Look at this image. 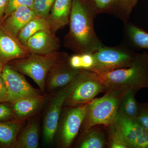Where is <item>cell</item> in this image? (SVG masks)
Returning <instances> with one entry per match:
<instances>
[{"label": "cell", "instance_id": "obj_18", "mask_svg": "<svg viewBox=\"0 0 148 148\" xmlns=\"http://www.w3.org/2000/svg\"><path fill=\"white\" fill-rule=\"evenodd\" d=\"M72 1L73 0H55L47 19L52 33L69 24Z\"/></svg>", "mask_w": 148, "mask_h": 148}, {"label": "cell", "instance_id": "obj_32", "mask_svg": "<svg viewBox=\"0 0 148 148\" xmlns=\"http://www.w3.org/2000/svg\"><path fill=\"white\" fill-rule=\"evenodd\" d=\"M3 65H2L1 64H0V71L2 70L3 67Z\"/></svg>", "mask_w": 148, "mask_h": 148}, {"label": "cell", "instance_id": "obj_5", "mask_svg": "<svg viewBox=\"0 0 148 148\" xmlns=\"http://www.w3.org/2000/svg\"><path fill=\"white\" fill-rule=\"evenodd\" d=\"M94 65L90 71L97 74L127 68L132 65L137 53L126 45H103L92 53Z\"/></svg>", "mask_w": 148, "mask_h": 148}, {"label": "cell", "instance_id": "obj_11", "mask_svg": "<svg viewBox=\"0 0 148 148\" xmlns=\"http://www.w3.org/2000/svg\"><path fill=\"white\" fill-rule=\"evenodd\" d=\"M69 56L65 54L53 66L47 76L46 92H51L66 86L76 78L82 70L74 69L69 64Z\"/></svg>", "mask_w": 148, "mask_h": 148}, {"label": "cell", "instance_id": "obj_15", "mask_svg": "<svg viewBox=\"0 0 148 148\" xmlns=\"http://www.w3.org/2000/svg\"><path fill=\"white\" fill-rule=\"evenodd\" d=\"M37 16L32 9L21 6L8 16L4 18L0 24L14 36H18L21 29L31 20Z\"/></svg>", "mask_w": 148, "mask_h": 148}, {"label": "cell", "instance_id": "obj_28", "mask_svg": "<svg viewBox=\"0 0 148 148\" xmlns=\"http://www.w3.org/2000/svg\"><path fill=\"white\" fill-rule=\"evenodd\" d=\"M15 120L12 104L10 102L0 103V122Z\"/></svg>", "mask_w": 148, "mask_h": 148}, {"label": "cell", "instance_id": "obj_22", "mask_svg": "<svg viewBox=\"0 0 148 148\" xmlns=\"http://www.w3.org/2000/svg\"><path fill=\"white\" fill-rule=\"evenodd\" d=\"M41 31L51 32L50 25L47 19L36 16L32 18L21 29L17 38L21 43L25 45L27 41L30 37Z\"/></svg>", "mask_w": 148, "mask_h": 148}, {"label": "cell", "instance_id": "obj_23", "mask_svg": "<svg viewBox=\"0 0 148 148\" xmlns=\"http://www.w3.org/2000/svg\"><path fill=\"white\" fill-rule=\"evenodd\" d=\"M136 93L131 90L124 92L120 101L118 114L127 118H136L139 110V104L135 98Z\"/></svg>", "mask_w": 148, "mask_h": 148}, {"label": "cell", "instance_id": "obj_24", "mask_svg": "<svg viewBox=\"0 0 148 148\" xmlns=\"http://www.w3.org/2000/svg\"><path fill=\"white\" fill-rule=\"evenodd\" d=\"M69 62L74 69L90 71L94 65V57L92 53H76L69 57Z\"/></svg>", "mask_w": 148, "mask_h": 148}, {"label": "cell", "instance_id": "obj_21", "mask_svg": "<svg viewBox=\"0 0 148 148\" xmlns=\"http://www.w3.org/2000/svg\"><path fill=\"white\" fill-rule=\"evenodd\" d=\"M98 125L93 126L81 135L78 144L79 148H103L108 144L105 131Z\"/></svg>", "mask_w": 148, "mask_h": 148}, {"label": "cell", "instance_id": "obj_16", "mask_svg": "<svg viewBox=\"0 0 148 148\" xmlns=\"http://www.w3.org/2000/svg\"><path fill=\"white\" fill-rule=\"evenodd\" d=\"M46 95L21 98L12 104L14 119L25 121L36 113L45 103Z\"/></svg>", "mask_w": 148, "mask_h": 148}, {"label": "cell", "instance_id": "obj_2", "mask_svg": "<svg viewBox=\"0 0 148 148\" xmlns=\"http://www.w3.org/2000/svg\"><path fill=\"white\" fill-rule=\"evenodd\" d=\"M97 74L106 91L131 90L137 92L142 88H148V53L145 51L137 53L129 67Z\"/></svg>", "mask_w": 148, "mask_h": 148}, {"label": "cell", "instance_id": "obj_6", "mask_svg": "<svg viewBox=\"0 0 148 148\" xmlns=\"http://www.w3.org/2000/svg\"><path fill=\"white\" fill-rule=\"evenodd\" d=\"M106 92V88L98 74L82 70L75 80L73 87L66 98L64 107L67 108L87 104L99 93Z\"/></svg>", "mask_w": 148, "mask_h": 148}, {"label": "cell", "instance_id": "obj_20", "mask_svg": "<svg viewBox=\"0 0 148 148\" xmlns=\"http://www.w3.org/2000/svg\"><path fill=\"white\" fill-rule=\"evenodd\" d=\"M25 121L0 122V147L14 148Z\"/></svg>", "mask_w": 148, "mask_h": 148}, {"label": "cell", "instance_id": "obj_27", "mask_svg": "<svg viewBox=\"0 0 148 148\" xmlns=\"http://www.w3.org/2000/svg\"><path fill=\"white\" fill-rule=\"evenodd\" d=\"M34 1V0H8L3 19L8 16L19 7L26 6L33 9Z\"/></svg>", "mask_w": 148, "mask_h": 148}, {"label": "cell", "instance_id": "obj_29", "mask_svg": "<svg viewBox=\"0 0 148 148\" xmlns=\"http://www.w3.org/2000/svg\"><path fill=\"white\" fill-rule=\"evenodd\" d=\"M135 119L148 131V103L139 104V112Z\"/></svg>", "mask_w": 148, "mask_h": 148}, {"label": "cell", "instance_id": "obj_31", "mask_svg": "<svg viewBox=\"0 0 148 148\" xmlns=\"http://www.w3.org/2000/svg\"><path fill=\"white\" fill-rule=\"evenodd\" d=\"M8 2V0H0V23L4 16Z\"/></svg>", "mask_w": 148, "mask_h": 148}, {"label": "cell", "instance_id": "obj_12", "mask_svg": "<svg viewBox=\"0 0 148 148\" xmlns=\"http://www.w3.org/2000/svg\"><path fill=\"white\" fill-rule=\"evenodd\" d=\"M31 53L17 37L0 24V64L4 66L12 60L26 58Z\"/></svg>", "mask_w": 148, "mask_h": 148}, {"label": "cell", "instance_id": "obj_1", "mask_svg": "<svg viewBox=\"0 0 148 148\" xmlns=\"http://www.w3.org/2000/svg\"><path fill=\"white\" fill-rule=\"evenodd\" d=\"M97 14L90 0H73L66 44L76 53H92L104 45L94 29Z\"/></svg>", "mask_w": 148, "mask_h": 148}, {"label": "cell", "instance_id": "obj_19", "mask_svg": "<svg viewBox=\"0 0 148 148\" xmlns=\"http://www.w3.org/2000/svg\"><path fill=\"white\" fill-rule=\"evenodd\" d=\"M125 41L130 48L148 49V32L129 21L123 23Z\"/></svg>", "mask_w": 148, "mask_h": 148}, {"label": "cell", "instance_id": "obj_4", "mask_svg": "<svg viewBox=\"0 0 148 148\" xmlns=\"http://www.w3.org/2000/svg\"><path fill=\"white\" fill-rule=\"evenodd\" d=\"M65 54L56 51L46 54L31 53L26 58L12 60L7 64L31 78L41 92L45 94V83L47 74Z\"/></svg>", "mask_w": 148, "mask_h": 148}, {"label": "cell", "instance_id": "obj_3", "mask_svg": "<svg viewBox=\"0 0 148 148\" xmlns=\"http://www.w3.org/2000/svg\"><path fill=\"white\" fill-rule=\"evenodd\" d=\"M124 92L108 90L102 97L94 98L88 103L87 112L80 130L81 135L93 126L107 127L112 124L117 116L120 101Z\"/></svg>", "mask_w": 148, "mask_h": 148}, {"label": "cell", "instance_id": "obj_8", "mask_svg": "<svg viewBox=\"0 0 148 148\" xmlns=\"http://www.w3.org/2000/svg\"><path fill=\"white\" fill-rule=\"evenodd\" d=\"M87 106L88 103L65 108L56 134L59 147L68 148L71 146L80 130Z\"/></svg>", "mask_w": 148, "mask_h": 148}, {"label": "cell", "instance_id": "obj_30", "mask_svg": "<svg viewBox=\"0 0 148 148\" xmlns=\"http://www.w3.org/2000/svg\"><path fill=\"white\" fill-rule=\"evenodd\" d=\"M0 71V103L9 102L8 92L2 75Z\"/></svg>", "mask_w": 148, "mask_h": 148}, {"label": "cell", "instance_id": "obj_25", "mask_svg": "<svg viewBox=\"0 0 148 148\" xmlns=\"http://www.w3.org/2000/svg\"><path fill=\"white\" fill-rule=\"evenodd\" d=\"M55 0H34L33 10L37 16L47 19Z\"/></svg>", "mask_w": 148, "mask_h": 148}, {"label": "cell", "instance_id": "obj_26", "mask_svg": "<svg viewBox=\"0 0 148 148\" xmlns=\"http://www.w3.org/2000/svg\"><path fill=\"white\" fill-rule=\"evenodd\" d=\"M109 130L108 145L110 148H129L121 136L111 125L107 126Z\"/></svg>", "mask_w": 148, "mask_h": 148}, {"label": "cell", "instance_id": "obj_17", "mask_svg": "<svg viewBox=\"0 0 148 148\" xmlns=\"http://www.w3.org/2000/svg\"><path fill=\"white\" fill-rule=\"evenodd\" d=\"M38 116L30 119L18 133L14 148H37L39 143L40 126Z\"/></svg>", "mask_w": 148, "mask_h": 148}, {"label": "cell", "instance_id": "obj_10", "mask_svg": "<svg viewBox=\"0 0 148 148\" xmlns=\"http://www.w3.org/2000/svg\"><path fill=\"white\" fill-rule=\"evenodd\" d=\"M1 73L8 92L10 103H13L21 98L42 95L39 90L33 87L28 82L23 74L15 71L8 64L3 66Z\"/></svg>", "mask_w": 148, "mask_h": 148}, {"label": "cell", "instance_id": "obj_13", "mask_svg": "<svg viewBox=\"0 0 148 148\" xmlns=\"http://www.w3.org/2000/svg\"><path fill=\"white\" fill-rule=\"evenodd\" d=\"M98 14H108L124 23L129 21L139 0H90Z\"/></svg>", "mask_w": 148, "mask_h": 148}, {"label": "cell", "instance_id": "obj_14", "mask_svg": "<svg viewBox=\"0 0 148 148\" xmlns=\"http://www.w3.org/2000/svg\"><path fill=\"white\" fill-rule=\"evenodd\" d=\"M25 46L31 53L46 54L56 51L60 42L52 32L41 31L30 37Z\"/></svg>", "mask_w": 148, "mask_h": 148}, {"label": "cell", "instance_id": "obj_9", "mask_svg": "<svg viewBox=\"0 0 148 148\" xmlns=\"http://www.w3.org/2000/svg\"><path fill=\"white\" fill-rule=\"evenodd\" d=\"M121 136L129 148H148V131L135 119L118 114L111 125Z\"/></svg>", "mask_w": 148, "mask_h": 148}, {"label": "cell", "instance_id": "obj_7", "mask_svg": "<svg viewBox=\"0 0 148 148\" xmlns=\"http://www.w3.org/2000/svg\"><path fill=\"white\" fill-rule=\"evenodd\" d=\"M75 79L55 92L48 103L43 119V141L46 145L52 143L57 134L64 103Z\"/></svg>", "mask_w": 148, "mask_h": 148}]
</instances>
